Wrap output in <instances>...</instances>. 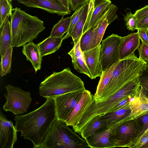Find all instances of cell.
I'll return each mask as SVG.
<instances>
[{
  "mask_svg": "<svg viewBox=\"0 0 148 148\" xmlns=\"http://www.w3.org/2000/svg\"><path fill=\"white\" fill-rule=\"evenodd\" d=\"M27 7L41 9L46 12L64 16L70 14L71 11L60 3L49 0H16Z\"/></svg>",
  "mask_w": 148,
  "mask_h": 148,
  "instance_id": "cell-12",
  "label": "cell"
},
{
  "mask_svg": "<svg viewBox=\"0 0 148 148\" xmlns=\"http://www.w3.org/2000/svg\"><path fill=\"white\" fill-rule=\"evenodd\" d=\"M17 132L12 121L8 120L1 111L0 148H13L17 140Z\"/></svg>",
  "mask_w": 148,
  "mask_h": 148,
  "instance_id": "cell-11",
  "label": "cell"
},
{
  "mask_svg": "<svg viewBox=\"0 0 148 148\" xmlns=\"http://www.w3.org/2000/svg\"><path fill=\"white\" fill-rule=\"evenodd\" d=\"M80 40L67 53L71 57L74 69L78 72L85 74L90 78V74L86 64L84 55L80 47Z\"/></svg>",
  "mask_w": 148,
  "mask_h": 148,
  "instance_id": "cell-20",
  "label": "cell"
},
{
  "mask_svg": "<svg viewBox=\"0 0 148 148\" xmlns=\"http://www.w3.org/2000/svg\"><path fill=\"white\" fill-rule=\"evenodd\" d=\"M80 46L83 52L92 49L98 46L93 36V27L82 34L80 39Z\"/></svg>",
  "mask_w": 148,
  "mask_h": 148,
  "instance_id": "cell-29",
  "label": "cell"
},
{
  "mask_svg": "<svg viewBox=\"0 0 148 148\" xmlns=\"http://www.w3.org/2000/svg\"><path fill=\"white\" fill-rule=\"evenodd\" d=\"M145 148H148V145L145 147Z\"/></svg>",
  "mask_w": 148,
  "mask_h": 148,
  "instance_id": "cell-50",
  "label": "cell"
},
{
  "mask_svg": "<svg viewBox=\"0 0 148 148\" xmlns=\"http://www.w3.org/2000/svg\"><path fill=\"white\" fill-rule=\"evenodd\" d=\"M107 10L93 27V36L97 45L100 44L105 30L109 25L106 18Z\"/></svg>",
  "mask_w": 148,
  "mask_h": 148,
  "instance_id": "cell-28",
  "label": "cell"
},
{
  "mask_svg": "<svg viewBox=\"0 0 148 148\" xmlns=\"http://www.w3.org/2000/svg\"><path fill=\"white\" fill-rule=\"evenodd\" d=\"M95 0H90L87 19L82 34L93 27L102 16L111 3L110 0H102L94 8Z\"/></svg>",
  "mask_w": 148,
  "mask_h": 148,
  "instance_id": "cell-14",
  "label": "cell"
},
{
  "mask_svg": "<svg viewBox=\"0 0 148 148\" xmlns=\"http://www.w3.org/2000/svg\"><path fill=\"white\" fill-rule=\"evenodd\" d=\"M89 147L86 140L70 129L66 123L57 119L52 124L40 148H84Z\"/></svg>",
  "mask_w": 148,
  "mask_h": 148,
  "instance_id": "cell-6",
  "label": "cell"
},
{
  "mask_svg": "<svg viewBox=\"0 0 148 148\" xmlns=\"http://www.w3.org/2000/svg\"><path fill=\"white\" fill-rule=\"evenodd\" d=\"M144 31H145V32H147V34L148 36V30H144Z\"/></svg>",
  "mask_w": 148,
  "mask_h": 148,
  "instance_id": "cell-48",
  "label": "cell"
},
{
  "mask_svg": "<svg viewBox=\"0 0 148 148\" xmlns=\"http://www.w3.org/2000/svg\"><path fill=\"white\" fill-rule=\"evenodd\" d=\"M93 95L88 90L85 89L79 102L65 122L68 126H74L91 103Z\"/></svg>",
  "mask_w": 148,
  "mask_h": 148,
  "instance_id": "cell-15",
  "label": "cell"
},
{
  "mask_svg": "<svg viewBox=\"0 0 148 148\" xmlns=\"http://www.w3.org/2000/svg\"><path fill=\"white\" fill-rule=\"evenodd\" d=\"M88 9L89 3H87L84 4L83 10L79 18L75 25L70 35L74 45L77 44L82 34L83 28L87 17Z\"/></svg>",
  "mask_w": 148,
  "mask_h": 148,
  "instance_id": "cell-25",
  "label": "cell"
},
{
  "mask_svg": "<svg viewBox=\"0 0 148 148\" xmlns=\"http://www.w3.org/2000/svg\"><path fill=\"white\" fill-rule=\"evenodd\" d=\"M129 104L131 120L148 113V98L140 86L130 97Z\"/></svg>",
  "mask_w": 148,
  "mask_h": 148,
  "instance_id": "cell-13",
  "label": "cell"
},
{
  "mask_svg": "<svg viewBox=\"0 0 148 148\" xmlns=\"http://www.w3.org/2000/svg\"><path fill=\"white\" fill-rule=\"evenodd\" d=\"M138 49L139 54V58L147 62H148V45L143 42Z\"/></svg>",
  "mask_w": 148,
  "mask_h": 148,
  "instance_id": "cell-38",
  "label": "cell"
},
{
  "mask_svg": "<svg viewBox=\"0 0 148 148\" xmlns=\"http://www.w3.org/2000/svg\"><path fill=\"white\" fill-rule=\"evenodd\" d=\"M9 16L0 28V54L1 56L5 54L7 49L12 45L11 23Z\"/></svg>",
  "mask_w": 148,
  "mask_h": 148,
  "instance_id": "cell-23",
  "label": "cell"
},
{
  "mask_svg": "<svg viewBox=\"0 0 148 148\" xmlns=\"http://www.w3.org/2000/svg\"><path fill=\"white\" fill-rule=\"evenodd\" d=\"M137 29L143 30H148V15L138 21L137 30Z\"/></svg>",
  "mask_w": 148,
  "mask_h": 148,
  "instance_id": "cell-42",
  "label": "cell"
},
{
  "mask_svg": "<svg viewBox=\"0 0 148 148\" xmlns=\"http://www.w3.org/2000/svg\"><path fill=\"white\" fill-rule=\"evenodd\" d=\"M106 128L107 122L103 119V115H98L85 125L80 134L83 139L86 140L96 132Z\"/></svg>",
  "mask_w": 148,
  "mask_h": 148,
  "instance_id": "cell-22",
  "label": "cell"
},
{
  "mask_svg": "<svg viewBox=\"0 0 148 148\" xmlns=\"http://www.w3.org/2000/svg\"><path fill=\"white\" fill-rule=\"evenodd\" d=\"M84 91L67 93L54 99L57 119L65 122L80 100Z\"/></svg>",
  "mask_w": 148,
  "mask_h": 148,
  "instance_id": "cell-10",
  "label": "cell"
},
{
  "mask_svg": "<svg viewBox=\"0 0 148 148\" xmlns=\"http://www.w3.org/2000/svg\"><path fill=\"white\" fill-rule=\"evenodd\" d=\"M130 114L131 110L129 103L117 110L109 112L102 115L103 119L107 122V127L110 128L131 120Z\"/></svg>",
  "mask_w": 148,
  "mask_h": 148,
  "instance_id": "cell-19",
  "label": "cell"
},
{
  "mask_svg": "<svg viewBox=\"0 0 148 148\" xmlns=\"http://www.w3.org/2000/svg\"><path fill=\"white\" fill-rule=\"evenodd\" d=\"M62 5L69 9L70 7L69 0H57Z\"/></svg>",
  "mask_w": 148,
  "mask_h": 148,
  "instance_id": "cell-44",
  "label": "cell"
},
{
  "mask_svg": "<svg viewBox=\"0 0 148 148\" xmlns=\"http://www.w3.org/2000/svg\"><path fill=\"white\" fill-rule=\"evenodd\" d=\"M102 0H95L94 2V8Z\"/></svg>",
  "mask_w": 148,
  "mask_h": 148,
  "instance_id": "cell-45",
  "label": "cell"
},
{
  "mask_svg": "<svg viewBox=\"0 0 148 148\" xmlns=\"http://www.w3.org/2000/svg\"><path fill=\"white\" fill-rule=\"evenodd\" d=\"M134 15L138 21L148 15V5L136 11Z\"/></svg>",
  "mask_w": 148,
  "mask_h": 148,
  "instance_id": "cell-39",
  "label": "cell"
},
{
  "mask_svg": "<svg viewBox=\"0 0 148 148\" xmlns=\"http://www.w3.org/2000/svg\"><path fill=\"white\" fill-rule=\"evenodd\" d=\"M147 62L134 53L120 60L113 71L108 84L96 103L105 101L129 82L139 77L146 68Z\"/></svg>",
  "mask_w": 148,
  "mask_h": 148,
  "instance_id": "cell-2",
  "label": "cell"
},
{
  "mask_svg": "<svg viewBox=\"0 0 148 148\" xmlns=\"http://www.w3.org/2000/svg\"><path fill=\"white\" fill-rule=\"evenodd\" d=\"M85 89L83 82L68 67L60 72L54 71L46 78L39 85V92L43 97L54 99L63 94Z\"/></svg>",
  "mask_w": 148,
  "mask_h": 148,
  "instance_id": "cell-4",
  "label": "cell"
},
{
  "mask_svg": "<svg viewBox=\"0 0 148 148\" xmlns=\"http://www.w3.org/2000/svg\"><path fill=\"white\" fill-rule=\"evenodd\" d=\"M124 20L129 30L133 31L137 29L138 20L134 14L130 11L127 12L124 16Z\"/></svg>",
  "mask_w": 148,
  "mask_h": 148,
  "instance_id": "cell-34",
  "label": "cell"
},
{
  "mask_svg": "<svg viewBox=\"0 0 148 148\" xmlns=\"http://www.w3.org/2000/svg\"><path fill=\"white\" fill-rule=\"evenodd\" d=\"M137 30L141 41L148 45V36L146 32L141 29Z\"/></svg>",
  "mask_w": 148,
  "mask_h": 148,
  "instance_id": "cell-43",
  "label": "cell"
},
{
  "mask_svg": "<svg viewBox=\"0 0 148 148\" xmlns=\"http://www.w3.org/2000/svg\"><path fill=\"white\" fill-rule=\"evenodd\" d=\"M12 11L10 2L8 0H0V28Z\"/></svg>",
  "mask_w": 148,
  "mask_h": 148,
  "instance_id": "cell-31",
  "label": "cell"
},
{
  "mask_svg": "<svg viewBox=\"0 0 148 148\" xmlns=\"http://www.w3.org/2000/svg\"><path fill=\"white\" fill-rule=\"evenodd\" d=\"M13 47L11 46L4 56H1L0 73L1 76L10 73L11 70Z\"/></svg>",
  "mask_w": 148,
  "mask_h": 148,
  "instance_id": "cell-30",
  "label": "cell"
},
{
  "mask_svg": "<svg viewBox=\"0 0 148 148\" xmlns=\"http://www.w3.org/2000/svg\"><path fill=\"white\" fill-rule=\"evenodd\" d=\"M71 18V16L64 18L62 16L61 20L53 26L49 36L62 37L68 31Z\"/></svg>",
  "mask_w": 148,
  "mask_h": 148,
  "instance_id": "cell-27",
  "label": "cell"
},
{
  "mask_svg": "<svg viewBox=\"0 0 148 148\" xmlns=\"http://www.w3.org/2000/svg\"><path fill=\"white\" fill-rule=\"evenodd\" d=\"M146 95L148 98V90L146 92Z\"/></svg>",
  "mask_w": 148,
  "mask_h": 148,
  "instance_id": "cell-47",
  "label": "cell"
},
{
  "mask_svg": "<svg viewBox=\"0 0 148 148\" xmlns=\"http://www.w3.org/2000/svg\"><path fill=\"white\" fill-rule=\"evenodd\" d=\"M50 0V1H52L59 2V1L57 0Z\"/></svg>",
  "mask_w": 148,
  "mask_h": 148,
  "instance_id": "cell-46",
  "label": "cell"
},
{
  "mask_svg": "<svg viewBox=\"0 0 148 148\" xmlns=\"http://www.w3.org/2000/svg\"><path fill=\"white\" fill-rule=\"evenodd\" d=\"M140 40L138 32L123 37L119 49V60H122L133 55L139 47Z\"/></svg>",
  "mask_w": 148,
  "mask_h": 148,
  "instance_id": "cell-17",
  "label": "cell"
},
{
  "mask_svg": "<svg viewBox=\"0 0 148 148\" xmlns=\"http://www.w3.org/2000/svg\"><path fill=\"white\" fill-rule=\"evenodd\" d=\"M57 119L54 99L47 98L40 107L28 114L16 116L15 126L25 139L31 141L34 147L40 148L53 122Z\"/></svg>",
  "mask_w": 148,
  "mask_h": 148,
  "instance_id": "cell-1",
  "label": "cell"
},
{
  "mask_svg": "<svg viewBox=\"0 0 148 148\" xmlns=\"http://www.w3.org/2000/svg\"><path fill=\"white\" fill-rule=\"evenodd\" d=\"M117 10V6L112 3L110 4L107 10L106 16L109 25L118 18V16L116 13Z\"/></svg>",
  "mask_w": 148,
  "mask_h": 148,
  "instance_id": "cell-36",
  "label": "cell"
},
{
  "mask_svg": "<svg viewBox=\"0 0 148 148\" xmlns=\"http://www.w3.org/2000/svg\"><path fill=\"white\" fill-rule=\"evenodd\" d=\"M139 77L129 82L105 101L96 103L93 97L92 101L79 121L73 126L76 133H80L85 125L98 115H101L110 112L119 102L125 97L133 94L140 86Z\"/></svg>",
  "mask_w": 148,
  "mask_h": 148,
  "instance_id": "cell-5",
  "label": "cell"
},
{
  "mask_svg": "<svg viewBox=\"0 0 148 148\" xmlns=\"http://www.w3.org/2000/svg\"><path fill=\"white\" fill-rule=\"evenodd\" d=\"M5 87L7 93L4 94L6 102L3 106V110L16 115L27 112L32 101L30 93L10 84Z\"/></svg>",
  "mask_w": 148,
  "mask_h": 148,
  "instance_id": "cell-7",
  "label": "cell"
},
{
  "mask_svg": "<svg viewBox=\"0 0 148 148\" xmlns=\"http://www.w3.org/2000/svg\"><path fill=\"white\" fill-rule=\"evenodd\" d=\"M135 119L126 121L112 130L110 139L114 147H126L138 135Z\"/></svg>",
  "mask_w": 148,
  "mask_h": 148,
  "instance_id": "cell-9",
  "label": "cell"
},
{
  "mask_svg": "<svg viewBox=\"0 0 148 148\" xmlns=\"http://www.w3.org/2000/svg\"><path fill=\"white\" fill-rule=\"evenodd\" d=\"M22 52L26 57L27 60L31 63L36 73L40 69L42 57L37 45L32 42H28L23 46Z\"/></svg>",
  "mask_w": 148,
  "mask_h": 148,
  "instance_id": "cell-21",
  "label": "cell"
},
{
  "mask_svg": "<svg viewBox=\"0 0 148 148\" xmlns=\"http://www.w3.org/2000/svg\"><path fill=\"white\" fill-rule=\"evenodd\" d=\"M139 80L140 86L146 92L148 90V68L147 66L139 76Z\"/></svg>",
  "mask_w": 148,
  "mask_h": 148,
  "instance_id": "cell-37",
  "label": "cell"
},
{
  "mask_svg": "<svg viewBox=\"0 0 148 148\" xmlns=\"http://www.w3.org/2000/svg\"><path fill=\"white\" fill-rule=\"evenodd\" d=\"M132 95L128 96L120 101L112 109L110 112L117 110L129 103L130 97Z\"/></svg>",
  "mask_w": 148,
  "mask_h": 148,
  "instance_id": "cell-41",
  "label": "cell"
},
{
  "mask_svg": "<svg viewBox=\"0 0 148 148\" xmlns=\"http://www.w3.org/2000/svg\"><path fill=\"white\" fill-rule=\"evenodd\" d=\"M146 66L148 68V62H147V66Z\"/></svg>",
  "mask_w": 148,
  "mask_h": 148,
  "instance_id": "cell-49",
  "label": "cell"
},
{
  "mask_svg": "<svg viewBox=\"0 0 148 148\" xmlns=\"http://www.w3.org/2000/svg\"><path fill=\"white\" fill-rule=\"evenodd\" d=\"M135 119L138 126L139 134L134 139L142 134L148 129V113L140 116Z\"/></svg>",
  "mask_w": 148,
  "mask_h": 148,
  "instance_id": "cell-35",
  "label": "cell"
},
{
  "mask_svg": "<svg viewBox=\"0 0 148 148\" xmlns=\"http://www.w3.org/2000/svg\"><path fill=\"white\" fill-rule=\"evenodd\" d=\"M116 125L110 128L107 127L95 133L86 140L89 147L93 148H104L114 147L110 140L112 130L118 126Z\"/></svg>",
  "mask_w": 148,
  "mask_h": 148,
  "instance_id": "cell-18",
  "label": "cell"
},
{
  "mask_svg": "<svg viewBox=\"0 0 148 148\" xmlns=\"http://www.w3.org/2000/svg\"><path fill=\"white\" fill-rule=\"evenodd\" d=\"M123 37L112 34L102 41L99 60L102 71L119 60V49Z\"/></svg>",
  "mask_w": 148,
  "mask_h": 148,
  "instance_id": "cell-8",
  "label": "cell"
},
{
  "mask_svg": "<svg viewBox=\"0 0 148 148\" xmlns=\"http://www.w3.org/2000/svg\"><path fill=\"white\" fill-rule=\"evenodd\" d=\"M12 11L10 16L13 47L23 46L32 42L45 29L43 22L37 16L17 7L12 9Z\"/></svg>",
  "mask_w": 148,
  "mask_h": 148,
  "instance_id": "cell-3",
  "label": "cell"
},
{
  "mask_svg": "<svg viewBox=\"0 0 148 148\" xmlns=\"http://www.w3.org/2000/svg\"><path fill=\"white\" fill-rule=\"evenodd\" d=\"M10 2H11L12 1V0H8Z\"/></svg>",
  "mask_w": 148,
  "mask_h": 148,
  "instance_id": "cell-51",
  "label": "cell"
},
{
  "mask_svg": "<svg viewBox=\"0 0 148 148\" xmlns=\"http://www.w3.org/2000/svg\"><path fill=\"white\" fill-rule=\"evenodd\" d=\"M89 1L90 0H69L70 7L73 11L79 6L89 3Z\"/></svg>",
  "mask_w": 148,
  "mask_h": 148,
  "instance_id": "cell-40",
  "label": "cell"
},
{
  "mask_svg": "<svg viewBox=\"0 0 148 148\" xmlns=\"http://www.w3.org/2000/svg\"><path fill=\"white\" fill-rule=\"evenodd\" d=\"M148 145V128L144 133L133 140L126 147L130 148H145Z\"/></svg>",
  "mask_w": 148,
  "mask_h": 148,
  "instance_id": "cell-32",
  "label": "cell"
},
{
  "mask_svg": "<svg viewBox=\"0 0 148 148\" xmlns=\"http://www.w3.org/2000/svg\"><path fill=\"white\" fill-rule=\"evenodd\" d=\"M84 4L78 7L71 16V22L69 29L66 35L63 37L64 39L70 37V35L73 30L82 14Z\"/></svg>",
  "mask_w": 148,
  "mask_h": 148,
  "instance_id": "cell-33",
  "label": "cell"
},
{
  "mask_svg": "<svg viewBox=\"0 0 148 148\" xmlns=\"http://www.w3.org/2000/svg\"><path fill=\"white\" fill-rule=\"evenodd\" d=\"M119 60L114 63L105 71H102L97 86L96 92L93 95L95 102L97 103L101 95L103 90L109 83L112 74L118 64Z\"/></svg>",
  "mask_w": 148,
  "mask_h": 148,
  "instance_id": "cell-26",
  "label": "cell"
},
{
  "mask_svg": "<svg viewBox=\"0 0 148 148\" xmlns=\"http://www.w3.org/2000/svg\"><path fill=\"white\" fill-rule=\"evenodd\" d=\"M63 37L49 36L37 45L42 57L50 55L58 50L62 45Z\"/></svg>",
  "mask_w": 148,
  "mask_h": 148,
  "instance_id": "cell-24",
  "label": "cell"
},
{
  "mask_svg": "<svg viewBox=\"0 0 148 148\" xmlns=\"http://www.w3.org/2000/svg\"><path fill=\"white\" fill-rule=\"evenodd\" d=\"M101 44L94 48L83 52L86 64L92 79L100 77L102 72L99 60Z\"/></svg>",
  "mask_w": 148,
  "mask_h": 148,
  "instance_id": "cell-16",
  "label": "cell"
}]
</instances>
